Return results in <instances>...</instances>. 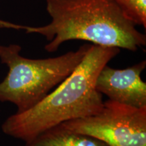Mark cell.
I'll list each match as a JSON object with an SVG mask.
<instances>
[{
	"mask_svg": "<svg viewBox=\"0 0 146 146\" xmlns=\"http://www.w3.org/2000/svg\"><path fill=\"white\" fill-rule=\"evenodd\" d=\"M120 53V48L90 45L74 70L43 100L25 112L9 116L1 125L7 135L29 143L64 122L97 114L104 105L96 88L103 67Z\"/></svg>",
	"mask_w": 146,
	"mask_h": 146,
	"instance_id": "1",
	"label": "cell"
},
{
	"mask_svg": "<svg viewBox=\"0 0 146 146\" xmlns=\"http://www.w3.org/2000/svg\"><path fill=\"white\" fill-rule=\"evenodd\" d=\"M52 18L48 25L29 27L0 20V28L24 30L44 36L48 52L63 43L84 40L94 45L137 51L146 44L145 35L138 31L111 0H47Z\"/></svg>",
	"mask_w": 146,
	"mask_h": 146,
	"instance_id": "2",
	"label": "cell"
},
{
	"mask_svg": "<svg viewBox=\"0 0 146 146\" xmlns=\"http://www.w3.org/2000/svg\"><path fill=\"white\" fill-rule=\"evenodd\" d=\"M90 44L82 45L54 58L30 59L21 55L16 44L0 45V60L8 68L0 82V102H9L25 112L39 103L74 70L83 59Z\"/></svg>",
	"mask_w": 146,
	"mask_h": 146,
	"instance_id": "3",
	"label": "cell"
},
{
	"mask_svg": "<svg viewBox=\"0 0 146 146\" xmlns=\"http://www.w3.org/2000/svg\"><path fill=\"white\" fill-rule=\"evenodd\" d=\"M60 125L98 139L108 146H146V107L135 108L108 100L97 114Z\"/></svg>",
	"mask_w": 146,
	"mask_h": 146,
	"instance_id": "4",
	"label": "cell"
},
{
	"mask_svg": "<svg viewBox=\"0 0 146 146\" xmlns=\"http://www.w3.org/2000/svg\"><path fill=\"white\" fill-rule=\"evenodd\" d=\"M145 66V60L125 69L106 65L97 77L96 88L112 101L135 108L146 107V83L141 77Z\"/></svg>",
	"mask_w": 146,
	"mask_h": 146,
	"instance_id": "5",
	"label": "cell"
},
{
	"mask_svg": "<svg viewBox=\"0 0 146 146\" xmlns=\"http://www.w3.org/2000/svg\"><path fill=\"white\" fill-rule=\"evenodd\" d=\"M29 146H108L98 139L74 133L60 125L41 133Z\"/></svg>",
	"mask_w": 146,
	"mask_h": 146,
	"instance_id": "6",
	"label": "cell"
},
{
	"mask_svg": "<svg viewBox=\"0 0 146 146\" xmlns=\"http://www.w3.org/2000/svg\"><path fill=\"white\" fill-rule=\"evenodd\" d=\"M135 25L146 27V0H111Z\"/></svg>",
	"mask_w": 146,
	"mask_h": 146,
	"instance_id": "7",
	"label": "cell"
},
{
	"mask_svg": "<svg viewBox=\"0 0 146 146\" xmlns=\"http://www.w3.org/2000/svg\"><path fill=\"white\" fill-rule=\"evenodd\" d=\"M24 146H29V145H26V144H25V145H24Z\"/></svg>",
	"mask_w": 146,
	"mask_h": 146,
	"instance_id": "8",
	"label": "cell"
}]
</instances>
